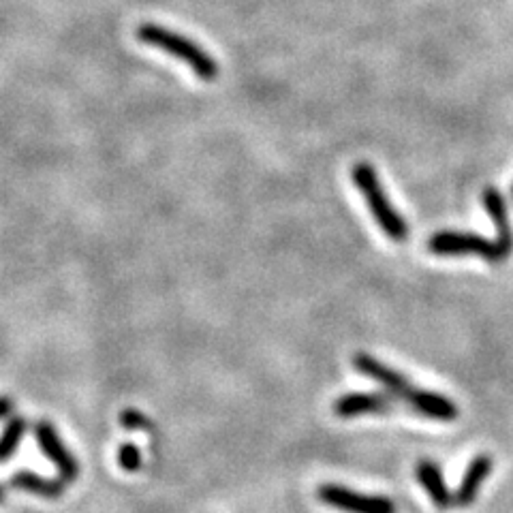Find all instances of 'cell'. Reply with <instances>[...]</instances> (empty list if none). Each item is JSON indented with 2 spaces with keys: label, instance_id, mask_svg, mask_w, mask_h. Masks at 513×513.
Listing matches in <instances>:
<instances>
[{
  "label": "cell",
  "instance_id": "3957f363",
  "mask_svg": "<svg viewBox=\"0 0 513 513\" xmlns=\"http://www.w3.org/2000/svg\"><path fill=\"white\" fill-rule=\"evenodd\" d=\"M428 251L439 257H462L475 255L486 259L488 263H503L507 261L501 253L496 240H488L477 233H462V231H439L428 240Z\"/></svg>",
  "mask_w": 513,
  "mask_h": 513
},
{
  "label": "cell",
  "instance_id": "4fadbf2b",
  "mask_svg": "<svg viewBox=\"0 0 513 513\" xmlns=\"http://www.w3.org/2000/svg\"><path fill=\"white\" fill-rule=\"evenodd\" d=\"M26 432H28V422L22 415L11 417L5 424V428L0 430V464L9 462L15 456V452H18L26 437Z\"/></svg>",
  "mask_w": 513,
  "mask_h": 513
},
{
  "label": "cell",
  "instance_id": "8992f818",
  "mask_svg": "<svg viewBox=\"0 0 513 513\" xmlns=\"http://www.w3.org/2000/svg\"><path fill=\"white\" fill-rule=\"evenodd\" d=\"M396 400L387 392H351L334 402V415L342 419L364 415H387L396 409Z\"/></svg>",
  "mask_w": 513,
  "mask_h": 513
},
{
  "label": "cell",
  "instance_id": "9a60e30c",
  "mask_svg": "<svg viewBox=\"0 0 513 513\" xmlns=\"http://www.w3.org/2000/svg\"><path fill=\"white\" fill-rule=\"evenodd\" d=\"M120 424L124 430L137 432V430H148L150 428V419L137 409H124L120 413Z\"/></svg>",
  "mask_w": 513,
  "mask_h": 513
},
{
  "label": "cell",
  "instance_id": "7c38bea8",
  "mask_svg": "<svg viewBox=\"0 0 513 513\" xmlns=\"http://www.w3.org/2000/svg\"><path fill=\"white\" fill-rule=\"evenodd\" d=\"M9 486L48 501H58L67 488L60 477H45L35 471H15L9 477Z\"/></svg>",
  "mask_w": 513,
  "mask_h": 513
},
{
  "label": "cell",
  "instance_id": "7a4b0ae2",
  "mask_svg": "<svg viewBox=\"0 0 513 513\" xmlns=\"http://www.w3.org/2000/svg\"><path fill=\"white\" fill-rule=\"evenodd\" d=\"M351 178H353V184L357 186V191L364 195L372 219L377 221V225L381 227L385 236L390 238L392 242H398V244L407 240L409 238V225L398 214V210L392 206L390 197L385 195L383 184L377 176V169L372 167L370 163H364V161L355 163L353 169H351Z\"/></svg>",
  "mask_w": 513,
  "mask_h": 513
},
{
  "label": "cell",
  "instance_id": "277c9868",
  "mask_svg": "<svg viewBox=\"0 0 513 513\" xmlns=\"http://www.w3.org/2000/svg\"><path fill=\"white\" fill-rule=\"evenodd\" d=\"M317 499L342 513H396V503L383 494H364L347 486L323 484L317 488Z\"/></svg>",
  "mask_w": 513,
  "mask_h": 513
},
{
  "label": "cell",
  "instance_id": "52a82bcc",
  "mask_svg": "<svg viewBox=\"0 0 513 513\" xmlns=\"http://www.w3.org/2000/svg\"><path fill=\"white\" fill-rule=\"evenodd\" d=\"M353 368L357 372H362L364 377L377 381L385 387L387 394H392L398 400H404V396L409 394L411 390V381L402 375V372L394 370L392 366L383 364L381 360H377L375 355L370 353H355L353 355Z\"/></svg>",
  "mask_w": 513,
  "mask_h": 513
},
{
  "label": "cell",
  "instance_id": "5b68a950",
  "mask_svg": "<svg viewBox=\"0 0 513 513\" xmlns=\"http://www.w3.org/2000/svg\"><path fill=\"white\" fill-rule=\"evenodd\" d=\"M33 430H35V441L39 449L43 452V456L54 464L58 477L65 481V484H73V481L80 477V462H77L67 443L62 441L56 426L48 422V419H39Z\"/></svg>",
  "mask_w": 513,
  "mask_h": 513
},
{
  "label": "cell",
  "instance_id": "5bb4252c",
  "mask_svg": "<svg viewBox=\"0 0 513 513\" xmlns=\"http://www.w3.org/2000/svg\"><path fill=\"white\" fill-rule=\"evenodd\" d=\"M118 466L122 471L127 473H137L139 469H142L144 464V456H142V449H139L135 443H122L118 447Z\"/></svg>",
  "mask_w": 513,
  "mask_h": 513
},
{
  "label": "cell",
  "instance_id": "ac0fdd59",
  "mask_svg": "<svg viewBox=\"0 0 513 513\" xmlns=\"http://www.w3.org/2000/svg\"><path fill=\"white\" fill-rule=\"evenodd\" d=\"M511 195H513V186H511Z\"/></svg>",
  "mask_w": 513,
  "mask_h": 513
},
{
  "label": "cell",
  "instance_id": "e0dca14e",
  "mask_svg": "<svg viewBox=\"0 0 513 513\" xmlns=\"http://www.w3.org/2000/svg\"><path fill=\"white\" fill-rule=\"evenodd\" d=\"M5 499H7V488H5L3 484H0V505L5 503Z\"/></svg>",
  "mask_w": 513,
  "mask_h": 513
},
{
  "label": "cell",
  "instance_id": "30bf717a",
  "mask_svg": "<svg viewBox=\"0 0 513 513\" xmlns=\"http://www.w3.org/2000/svg\"><path fill=\"white\" fill-rule=\"evenodd\" d=\"M492 466H494V462L488 454H479L469 462V466H466V471L458 484V490L454 494V503L458 507H469L477 501L481 488H484L486 479L492 473Z\"/></svg>",
  "mask_w": 513,
  "mask_h": 513
},
{
  "label": "cell",
  "instance_id": "8fae6325",
  "mask_svg": "<svg viewBox=\"0 0 513 513\" xmlns=\"http://www.w3.org/2000/svg\"><path fill=\"white\" fill-rule=\"evenodd\" d=\"M415 477L434 507L445 511L454 505V494L449 490L439 464H434L432 460H419L415 466Z\"/></svg>",
  "mask_w": 513,
  "mask_h": 513
},
{
  "label": "cell",
  "instance_id": "2e32d148",
  "mask_svg": "<svg viewBox=\"0 0 513 513\" xmlns=\"http://www.w3.org/2000/svg\"><path fill=\"white\" fill-rule=\"evenodd\" d=\"M13 411V400L9 396H0V422L7 419Z\"/></svg>",
  "mask_w": 513,
  "mask_h": 513
},
{
  "label": "cell",
  "instance_id": "ba28073f",
  "mask_svg": "<svg viewBox=\"0 0 513 513\" xmlns=\"http://www.w3.org/2000/svg\"><path fill=\"white\" fill-rule=\"evenodd\" d=\"M404 402L422 417L434 419V422H456L460 411L458 404L439 392L419 390V387H411L409 394L404 396Z\"/></svg>",
  "mask_w": 513,
  "mask_h": 513
},
{
  "label": "cell",
  "instance_id": "9c48e42d",
  "mask_svg": "<svg viewBox=\"0 0 513 513\" xmlns=\"http://www.w3.org/2000/svg\"><path fill=\"white\" fill-rule=\"evenodd\" d=\"M481 201H484V208L494 223L496 244H499L503 257L509 259L513 253V229L509 223V210L505 204V197L501 195L499 189H494V186H486L484 193H481Z\"/></svg>",
  "mask_w": 513,
  "mask_h": 513
},
{
  "label": "cell",
  "instance_id": "6da1fadb",
  "mask_svg": "<svg viewBox=\"0 0 513 513\" xmlns=\"http://www.w3.org/2000/svg\"><path fill=\"white\" fill-rule=\"evenodd\" d=\"M137 39L150 45V48H159L165 54L182 60L184 65H189V69L199 77V80L212 82L219 77V65H216V60L204 48H199L195 41L176 33V30H169L159 24H142L137 28Z\"/></svg>",
  "mask_w": 513,
  "mask_h": 513
}]
</instances>
